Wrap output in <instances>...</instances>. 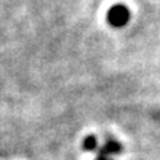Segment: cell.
Here are the masks:
<instances>
[{
	"label": "cell",
	"mask_w": 160,
	"mask_h": 160,
	"mask_svg": "<svg viewBox=\"0 0 160 160\" xmlns=\"http://www.w3.org/2000/svg\"><path fill=\"white\" fill-rule=\"evenodd\" d=\"M129 19H131V12L125 5L111 6L107 12V22L114 28L125 27L126 24L129 22Z\"/></svg>",
	"instance_id": "cell-1"
},
{
	"label": "cell",
	"mask_w": 160,
	"mask_h": 160,
	"mask_svg": "<svg viewBox=\"0 0 160 160\" xmlns=\"http://www.w3.org/2000/svg\"><path fill=\"white\" fill-rule=\"evenodd\" d=\"M122 151H123L122 144L113 138H108V139H105L102 147L98 150V157H108L111 154H120Z\"/></svg>",
	"instance_id": "cell-2"
},
{
	"label": "cell",
	"mask_w": 160,
	"mask_h": 160,
	"mask_svg": "<svg viewBox=\"0 0 160 160\" xmlns=\"http://www.w3.org/2000/svg\"><path fill=\"white\" fill-rule=\"evenodd\" d=\"M82 147H83L85 151H97L98 150V139H97V137H93V135L86 137L85 139H83Z\"/></svg>",
	"instance_id": "cell-3"
},
{
	"label": "cell",
	"mask_w": 160,
	"mask_h": 160,
	"mask_svg": "<svg viewBox=\"0 0 160 160\" xmlns=\"http://www.w3.org/2000/svg\"><path fill=\"white\" fill-rule=\"evenodd\" d=\"M95 160H111V159H108V157H98V159H95Z\"/></svg>",
	"instance_id": "cell-4"
}]
</instances>
